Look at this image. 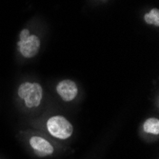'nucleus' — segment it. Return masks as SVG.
I'll return each mask as SVG.
<instances>
[{
	"label": "nucleus",
	"mask_w": 159,
	"mask_h": 159,
	"mask_svg": "<svg viewBox=\"0 0 159 159\" xmlns=\"http://www.w3.org/2000/svg\"><path fill=\"white\" fill-rule=\"evenodd\" d=\"M56 92L62 100L66 102L73 101L78 94V88L75 81L70 79H64L56 86Z\"/></svg>",
	"instance_id": "obj_4"
},
{
	"label": "nucleus",
	"mask_w": 159,
	"mask_h": 159,
	"mask_svg": "<svg viewBox=\"0 0 159 159\" xmlns=\"http://www.w3.org/2000/svg\"><path fill=\"white\" fill-rule=\"evenodd\" d=\"M17 93L24 101L25 106L33 109L40 105L43 97V89L41 85L36 82H24L19 86Z\"/></svg>",
	"instance_id": "obj_1"
},
{
	"label": "nucleus",
	"mask_w": 159,
	"mask_h": 159,
	"mask_svg": "<svg viewBox=\"0 0 159 159\" xmlns=\"http://www.w3.org/2000/svg\"><path fill=\"white\" fill-rule=\"evenodd\" d=\"M30 145L34 152L41 157L52 155L54 152V148L52 144L45 138L41 136H33L30 138Z\"/></svg>",
	"instance_id": "obj_5"
},
{
	"label": "nucleus",
	"mask_w": 159,
	"mask_h": 159,
	"mask_svg": "<svg viewBox=\"0 0 159 159\" xmlns=\"http://www.w3.org/2000/svg\"><path fill=\"white\" fill-rule=\"evenodd\" d=\"M143 129L151 134H159V119L155 117H150L143 123Z\"/></svg>",
	"instance_id": "obj_6"
},
{
	"label": "nucleus",
	"mask_w": 159,
	"mask_h": 159,
	"mask_svg": "<svg viewBox=\"0 0 159 159\" xmlns=\"http://www.w3.org/2000/svg\"><path fill=\"white\" fill-rule=\"evenodd\" d=\"M19 37L20 40L17 43V47L20 53L26 58H31L36 55L40 48L39 37L34 34H30L27 29L21 31Z\"/></svg>",
	"instance_id": "obj_3"
},
{
	"label": "nucleus",
	"mask_w": 159,
	"mask_h": 159,
	"mask_svg": "<svg viewBox=\"0 0 159 159\" xmlns=\"http://www.w3.org/2000/svg\"><path fill=\"white\" fill-rule=\"evenodd\" d=\"M47 129L52 136L61 140L70 138L74 132L71 123L62 115H54L49 118L47 121Z\"/></svg>",
	"instance_id": "obj_2"
},
{
	"label": "nucleus",
	"mask_w": 159,
	"mask_h": 159,
	"mask_svg": "<svg viewBox=\"0 0 159 159\" xmlns=\"http://www.w3.org/2000/svg\"><path fill=\"white\" fill-rule=\"evenodd\" d=\"M144 20L147 24L154 25L156 27L159 26V11L158 9H152L148 13L145 14Z\"/></svg>",
	"instance_id": "obj_7"
}]
</instances>
